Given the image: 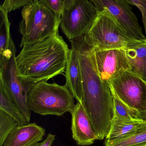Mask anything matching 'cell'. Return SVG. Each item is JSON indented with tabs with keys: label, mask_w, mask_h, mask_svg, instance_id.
Segmentation results:
<instances>
[{
	"label": "cell",
	"mask_w": 146,
	"mask_h": 146,
	"mask_svg": "<svg viewBox=\"0 0 146 146\" xmlns=\"http://www.w3.org/2000/svg\"><path fill=\"white\" fill-rule=\"evenodd\" d=\"M39 1L61 18L64 10L63 0H39Z\"/></svg>",
	"instance_id": "cell-22"
},
{
	"label": "cell",
	"mask_w": 146,
	"mask_h": 146,
	"mask_svg": "<svg viewBox=\"0 0 146 146\" xmlns=\"http://www.w3.org/2000/svg\"><path fill=\"white\" fill-rule=\"evenodd\" d=\"M98 11L92 2L75 0L62 15L61 29L69 41L85 35L96 21Z\"/></svg>",
	"instance_id": "cell-6"
},
{
	"label": "cell",
	"mask_w": 146,
	"mask_h": 146,
	"mask_svg": "<svg viewBox=\"0 0 146 146\" xmlns=\"http://www.w3.org/2000/svg\"><path fill=\"white\" fill-rule=\"evenodd\" d=\"M0 110L13 117L20 126L28 123L24 115L8 94L2 82L0 81Z\"/></svg>",
	"instance_id": "cell-17"
},
{
	"label": "cell",
	"mask_w": 146,
	"mask_h": 146,
	"mask_svg": "<svg viewBox=\"0 0 146 146\" xmlns=\"http://www.w3.org/2000/svg\"><path fill=\"white\" fill-rule=\"evenodd\" d=\"M70 49L59 33L22 47L16 56L18 75L32 85L65 72Z\"/></svg>",
	"instance_id": "cell-2"
},
{
	"label": "cell",
	"mask_w": 146,
	"mask_h": 146,
	"mask_svg": "<svg viewBox=\"0 0 146 146\" xmlns=\"http://www.w3.org/2000/svg\"><path fill=\"white\" fill-rule=\"evenodd\" d=\"M98 12L107 9L117 20L126 33L131 38L146 42L136 15L127 0H90Z\"/></svg>",
	"instance_id": "cell-9"
},
{
	"label": "cell",
	"mask_w": 146,
	"mask_h": 146,
	"mask_svg": "<svg viewBox=\"0 0 146 146\" xmlns=\"http://www.w3.org/2000/svg\"><path fill=\"white\" fill-rule=\"evenodd\" d=\"M69 50L65 71L66 86L72 93L77 102L82 103V77L78 50L73 42L70 41Z\"/></svg>",
	"instance_id": "cell-12"
},
{
	"label": "cell",
	"mask_w": 146,
	"mask_h": 146,
	"mask_svg": "<svg viewBox=\"0 0 146 146\" xmlns=\"http://www.w3.org/2000/svg\"><path fill=\"white\" fill-rule=\"evenodd\" d=\"M8 12L0 7V63L11 56L15 50L14 43L10 34V23Z\"/></svg>",
	"instance_id": "cell-16"
},
{
	"label": "cell",
	"mask_w": 146,
	"mask_h": 146,
	"mask_svg": "<svg viewBox=\"0 0 146 146\" xmlns=\"http://www.w3.org/2000/svg\"><path fill=\"white\" fill-rule=\"evenodd\" d=\"M37 1L38 0H4L1 7L9 13Z\"/></svg>",
	"instance_id": "cell-21"
},
{
	"label": "cell",
	"mask_w": 146,
	"mask_h": 146,
	"mask_svg": "<svg viewBox=\"0 0 146 146\" xmlns=\"http://www.w3.org/2000/svg\"><path fill=\"white\" fill-rule=\"evenodd\" d=\"M15 52L16 50L13 52L9 58L5 59L0 63V81L2 82L11 99L29 123L31 111L27 105V97L33 86L18 75Z\"/></svg>",
	"instance_id": "cell-7"
},
{
	"label": "cell",
	"mask_w": 146,
	"mask_h": 146,
	"mask_svg": "<svg viewBox=\"0 0 146 146\" xmlns=\"http://www.w3.org/2000/svg\"><path fill=\"white\" fill-rule=\"evenodd\" d=\"M112 93L139 113L146 111V82L130 71L119 75L109 83Z\"/></svg>",
	"instance_id": "cell-8"
},
{
	"label": "cell",
	"mask_w": 146,
	"mask_h": 146,
	"mask_svg": "<svg viewBox=\"0 0 146 146\" xmlns=\"http://www.w3.org/2000/svg\"><path fill=\"white\" fill-rule=\"evenodd\" d=\"M45 134V129L34 123L19 126L9 134L3 146H32L41 141Z\"/></svg>",
	"instance_id": "cell-13"
},
{
	"label": "cell",
	"mask_w": 146,
	"mask_h": 146,
	"mask_svg": "<svg viewBox=\"0 0 146 146\" xmlns=\"http://www.w3.org/2000/svg\"><path fill=\"white\" fill-rule=\"evenodd\" d=\"M55 140V135L49 134L46 139L42 142H38L32 146H51Z\"/></svg>",
	"instance_id": "cell-24"
},
{
	"label": "cell",
	"mask_w": 146,
	"mask_h": 146,
	"mask_svg": "<svg viewBox=\"0 0 146 146\" xmlns=\"http://www.w3.org/2000/svg\"><path fill=\"white\" fill-rule=\"evenodd\" d=\"M20 126L15 119L0 110V146L3 143L14 129Z\"/></svg>",
	"instance_id": "cell-20"
},
{
	"label": "cell",
	"mask_w": 146,
	"mask_h": 146,
	"mask_svg": "<svg viewBox=\"0 0 146 146\" xmlns=\"http://www.w3.org/2000/svg\"><path fill=\"white\" fill-rule=\"evenodd\" d=\"M139 119L146 121V111H145L139 114Z\"/></svg>",
	"instance_id": "cell-26"
},
{
	"label": "cell",
	"mask_w": 146,
	"mask_h": 146,
	"mask_svg": "<svg viewBox=\"0 0 146 146\" xmlns=\"http://www.w3.org/2000/svg\"><path fill=\"white\" fill-rule=\"evenodd\" d=\"M70 113L72 137L77 145L86 146L93 144L97 136L82 105L77 102Z\"/></svg>",
	"instance_id": "cell-11"
},
{
	"label": "cell",
	"mask_w": 146,
	"mask_h": 146,
	"mask_svg": "<svg viewBox=\"0 0 146 146\" xmlns=\"http://www.w3.org/2000/svg\"><path fill=\"white\" fill-rule=\"evenodd\" d=\"M143 146H146V145H145Z\"/></svg>",
	"instance_id": "cell-27"
},
{
	"label": "cell",
	"mask_w": 146,
	"mask_h": 146,
	"mask_svg": "<svg viewBox=\"0 0 146 146\" xmlns=\"http://www.w3.org/2000/svg\"><path fill=\"white\" fill-rule=\"evenodd\" d=\"M145 145L146 127L123 139L105 143V146H143Z\"/></svg>",
	"instance_id": "cell-18"
},
{
	"label": "cell",
	"mask_w": 146,
	"mask_h": 146,
	"mask_svg": "<svg viewBox=\"0 0 146 146\" xmlns=\"http://www.w3.org/2000/svg\"><path fill=\"white\" fill-rule=\"evenodd\" d=\"M78 50L82 77V103L97 136L106 138L114 117L113 96L109 84L100 78L94 48L86 35L71 40Z\"/></svg>",
	"instance_id": "cell-1"
},
{
	"label": "cell",
	"mask_w": 146,
	"mask_h": 146,
	"mask_svg": "<svg viewBox=\"0 0 146 146\" xmlns=\"http://www.w3.org/2000/svg\"><path fill=\"white\" fill-rule=\"evenodd\" d=\"M19 31L22 36L20 47L32 44L59 33L61 18L39 1L25 5Z\"/></svg>",
	"instance_id": "cell-3"
},
{
	"label": "cell",
	"mask_w": 146,
	"mask_h": 146,
	"mask_svg": "<svg viewBox=\"0 0 146 146\" xmlns=\"http://www.w3.org/2000/svg\"><path fill=\"white\" fill-rule=\"evenodd\" d=\"M112 94L114 101V117L125 120L139 119V112L129 107L115 95L113 94Z\"/></svg>",
	"instance_id": "cell-19"
},
{
	"label": "cell",
	"mask_w": 146,
	"mask_h": 146,
	"mask_svg": "<svg viewBox=\"0 0 146 146\" xmlns=\"http://www.w3.org/2000/svg\"><path fill=\"white\" fill-rule=\"evenodd\" d=\"M131 5L135 6L140 11L146 36V0H127Z\"/></svg>",
	"instance_id": "cell-23"
},
{
	"label": "cell",
	"mask_w": 146,
	"mask_h": 146,
	"mask_svg": "<svg viewBox=\"0 0 146 146\" xmlns=\"http://www.w3.org/2000/svg\"><path fill=\"white\" fill-rule=\"evenodd\" d=\"M27 104L34 113L57 116L71 113L75 105L74 98L66 85L47 81L40 82L33 86L27 95Z\"/></svg>",
	"instance_id": "cell-4"
},
{
	"label": "cell",
	"mask_w": 146,
	"mask_h": 146,
	"mask_svg": "<svg viewBox=\"0 0 146 146\" xmlns=\"http://www.w3.org/2000/svg\"><path fill=\"white\" fill-rule=\"evenodd\" d=\"M94 54L99 74L104 82L109 84L121 73L130 70L125 49L94 48Z\"/></svg>",
	"instance_id": "cell-10"
},
{
	"label": "cell",
	"mask_w": 146,
	"mask_h": 146,
	"mask_svg": "<svg viewBox=\"0 0 146 146\" xmlns=\"http://www.w3.org/2000/svg\"><path fill=\"white\" fill-rule=\"evenodd\" d=\"M75 0H63L64 9L69 8L74 2Z\"/></svg>",
	"instance_id": "cell-25"
},
{
	"label": "cell",
	"mask_w": 146,
	"mask_h": 146,
	"mask_svg": "<svg viewBox=\"0 0 146 146\" xmlns=\"http://www.w3.org/2000/svg\"><path fill=\"white\" fill-rule=\"evenodd\" d=\"M125 50L129 71L146 82V42L135 44Z\"/></svg>",
	"instance_id": "cell-15"
},
{
	"label": "cell",
	"mask_w": 146,
	"mask_h": 146,
	"mask_svg": "<svg viewBox=\"0 0 146 146\" xmlns=\"http://www.w3.org/2000/svg\"><path fill=\"white\" fill-rule=\"evenodd\" d=\"M85 35L94 48L98 50L126 49L143 43L130 38L106 9L99 12L94 24Z\"/></svg>",
	"instance_id": "cell-5"
},
{
	"label": "cell",
	"mask_w": 146,
	"mask_h": 146,
	"mask_svg": "<svg viewBox=\"0 0 146 146\" xmlns=\"http://www.w3.org/2000/svg\"><path fill=\"white\" fill-rule=\"evenodd\" d=\"M146 127V121L141 119L125 120L114 117L110 130L105 143L123 139Z\"/></svg>",
	"instance_id": "cell-14"
}]
</instances>
